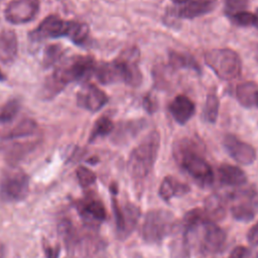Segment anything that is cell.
Wrapping results in <instances>:
<instances>
[{"label": "cell", "instance_id": "6da1fadb", "mask_svg": "<svg viewBox=\"0 0 258 258\" xmlns=\"http://www.w3.org/2000/svg\"><path fill=\"white\" fill-rule=\"evenodd\" d=\"M203 142L194 137L177 139L172 146V155L176 163L186 171L201 186L212 185L215 174L205 158Z\"/></svg>", "mask_w": 258, "mask_h": 258}, {"label": "cell", "instance_id": "7a4b0ae2", "mask_svg": "<svg viewBox=\"0 0 258 258\" xmlns=\"http://www.w3.org/2000/svg\"><path fill=\"white\" fill-rule=\"evenodd\" d=\"M57 232L68 253L74 258H90L103 247V242L98 236L78 230L70 220H61Z\"/></svg>", "mask_w": 258, "mask_h": 258}, {"label": "cell", "instance_id": "3957f363", "mask_svg": "<svg viewBox=\"0 0 258 258\" xmlns=\"http://www.w3.org/2000/svg\"><path fill=\"white\" fill-rule=\"evenodd\" d=\"M160 147V134L157 130L148 133L131 151L127 169L134 179H143L151 172Z\"/></svg>", "mask_w": 258, "mask_h": 258}, {"label": "cell", "instance_id": "277c9868", "mask_svg": "<svg viewBox=\"0 0 258 258\" xmlns=\"http://www.w3.org/2000/svg\"><path fill=\"white\" fill-rule=\"evenodd\" d=\"M97 63L90 55H76L56 68L50 78L63 90L73 82L87 81L95 73Z\"/></svg>", "mask_w": 258, "mask_h": 258}, {"label": "cell", "instance_id": "5b68a950", "mask_svg": "<svg viewBox=\"0 0 258 258\" xmlns=\"http://www.w3.org/2000/svg\"><path fill=\"white\" fill-rule=\"evenodd\" d=\"M205 62L223 81L237 79L242 72L240 55L231 48H213L205 53Z\"/></svg>", "mask_w": 258, "mask_h": 258}, {"label": "cell", "instance_id": "8992f818", "mask_svg": "<svg viewBox=\"0 0 258 258\" xmlns=\"http://www.w3.org/2000/svg\"><path fill=\"white\" fill-rule=\"evenodd\" d=\"M176 222L172 213L165 210L149 211L141 227L143 240L150 244L162 242L175 229Z\"/></svg>", "mask_w": 258, "mask_h": 258}, {"label": "cell", "instance_id": "52a82bcc", "mask_svg": "<svg viewBox=\"0 0 258 258\" xmlns=\"http://www.w3.org/2000/svg\"><path fill=\"white\" fill-rule=\"evenodd\" d=\"M140 52L137 47L132 46L122 51L111 64L117 82H124L130 86L137 87L142 81L139 69Z\"/></svg>", "mask_w": 258, "mask_h": 258}, {"label": "cell", "instance_id": "ba28073f", "mask_svg": "<svg viewBox=\"0 0 258 258\" xmlns=\"http://www.w3.org/2000/svg\"><path fill=\"white\" fill-rule=\"evenodd\" d=\"M231 214L237 221L248 222L258 212V191L252 187H242L228 196Z\"/></svg>", "mask_w": 258, "mask_h": 258}, {"label": "cell", "instance_id": "9c48e42d", "mask_svg": "<svg viewBox=\"0 0 258 258\" xmlns=\"http://www.w3.org/2000/svg\"><path fill=\"white\" fill-rule=\"evenodd\" d=\"M29 190V177L21 169L11 168L4 172L0 181V198L4 202L22 201Z\"/></svg>", "mask_w": 258, "mask_h": 258}, {"label": "cell", "instance_id": "30bf717a", "mask_svg": "<svg viewBox=\"0 0 258 258\" xmlns=\"http://www.w3.org/2000/svg\"><path fill=\"white\" fill-rule=\"evenodd\" d=\"M112 207L117 233L122 239H124L128 237L136 227L140 218V210L137 206L131 203H127L120 207L115 199H112Z\"/></svg>", "mask_w": 258, "mask_h": 258}, {"label": "cell", "instance_id": "8fae6325", "mask_svg": "<svg viewBox=\"0 0 258 258\" xmlns=\"http://www.w3.org/2000/svg\"><path fill=\"white\" fill-rule=\"evenodd\" d=\"M39 5V0H11L4 10L5 19L15 25L27 23L37 15Z\"/></svg>", "mask_w": 258, "mask_h": 258}, {"label": "cell", "instance_id": "7c38bea8", "mask_svg": "<svg viewBox=\"0 0 258 258\" xmlns=\"http://www.w3.org/2000/svg\"><path fill=\"white\" fill-rule=\"evenodd\" d=\"M71 21L61 19L57 15H48L39 25L29 33L30 39L40 41L46 38H55L69 35Z\"/></svg>", "mask_w": 258, "mask_h": 258}, {"label": "cell", "instance_id": "4fadbf2b", "mask_svg": "<svg viewBox=\"0 0 258 258\" xmlns=\"http://www.w3.org/2000/svg\"><path fill=\"white\" fill-rule=\"evenodd\" d=\"M223 145L229 155L240 164L249 165L252 164L256 159L255 148L251 144L239 139L233 134L225 135Z\"/></svg>", "mask_w": 258, "mask_h": 258}, {"label": "cell", "instance_id": "5bb4252c", "mask_svg": "<svg viewBox=\"0 0 258 258\" xmlns=\"http://www.w3.org/2000/svg\"><path fill=\"white\" fill-rule=\"evenodd\" d=\"M77 208L85 226L91 229H98L107 216L103 203L94 197L85 198L78 203Z\"/></svg>", "mask_w": 258, "mask_h": 258}, {"label": "cell", "instance_id": "9a60e30c", "mask_svg": "<svg viewBox=\"0 0 258 258\" xmlns=\"http://www.w3.org/2000/svg\"><path fill=\"white\" fill-rule=\"evenodd\" d=\"M202 226L204 231L201 240V251L207 254H214L222 251L227 238L225 231L213 221H208Z\"/></svg>", "mask_w": 258, "mask_h": 258}, {"label": "cell", "instance_id": "2e32d148", "mask_svg": "<svg viewBox=\"0 0 258 258\" xmlns=\"http://www.w3.org/2000/svg\"><path fill=\"white\" fill-rule=\"evenodd\" d=\"M108 96L99 87L93 84H86L77 95L78 105L92 113L101 110L108 103Z\"/></svg>", "mask_w": 258, "mask_h": 258}, {"label": "cell", "instance_id": "e0dca14e", "mask_svg": "<svg viewBox=\"0 0 258 258\" xmlns=\"http://www.w3.org/2000/svg\"><path fill=\"white\" fill-rule=\"evenodd\" d=\"M217 5V0H189L175 10L179 18L192 19L212 12Z\"/></svg>", "mask_w": 258, "mask_h": 258}, {"label": "cell", "instance_id": "ac0fdd59", "mask_svg": "<svg viewBox=\"0 0 258 258\" xmlns=\"http://www.w3.org/2000/svg\"><path fill=\"white\" fill-rule=\"evenodd\" d=\"M168 108L173 119L180 125L185 124L196 112L195 103L185 95H177Z\"/></svg>", "mask_w": 258, "mask_h": 258}, {"label": "cell", "instance_id": "d6986e66", "mask_svg": "<svg viewBox=\"0 0 258 258\" xmlns=\"http://www.w3.org/2000/svg\"><path fill=\"white\" fill-rule=\"evenodd\" d=\"M18 52L17 35L12 29L0 31V61L3 63L12 62Z\"/></svg>", "mask_w": 258, "mask_h": 258}, {"label": "cell", "instance_id": "ffe728a7", "mask_svg": "<svg viewBox=\"0 0 258 258\" xmlns=\"http://www.w3.org/2000/svg\"><path fill=\"white\" fill-rule=\"evenodd\" d=\"M219 180L226 185L241 186L247 182L246 173L238 166L222 163L218 167Z\"/></svg>", "mask_w": 258, "mask_h": 258}, {"label": "cell", "instance_id": "44dd1931", "mask_svg": "<svg viewBox=\"0 0 258 258\" xmlns=\"http://www.w3.org/2000/svg\"><path fill=\"white\" fill-rule=\"evenodd\" d=\"M188 191L189 186L186 183L176 179L171 175H167L163 178L158 190L160 198L165 202H169L175 197L183 196Z\"/></svg>", "mask_w": 258, "mask_h": 258}, {"label": "cell", "instance_id": "7402d4cb", "mask_svg": "<svg viewBox=\"0 0 258 258\" xmlns=\"http://www.w3.org/2000/svg\"><path fill=\"white\" fill-rule=\"evenodd\" d=\"M258 93V84L252 81H246L236 87V98L239 103L246 107H255L256 97Z\"/></svg>", "mask_w": 258, "mask_h": 258}, {"label": "cell", "instance_id": "603a6c76", "mask_svg": "<svg viewBox=\"0 0 258 258\" xmlns=\"http://www.w3.org/2000/svg\"><path fill=\"white\" fill-rule=\"evenodd\" d=\"M228 203V197H224L219 194L212 195L207 198L205 202V211L212 221L222 219L226 213V206Z\"/></svg>", "mask_w": 258, "mask_h": 258}, {"label": "cell", "instance_id": "cb8c5ba5", "mask_svg": "<svg viewBox=\"0 0 258 258\" xmlns=\"http://www.w3.org/2000/svg\"><path fill=\"white\" fill-rule=\"evenodd\" d=\"M169 64L174 69H189L201 74V67L196 58L187 52H180L176 50H169L168 52Z\"/></svg>", "mask_w": 258, "mask_h": 258}, {"label": "cell", "instance_id": "d4e9b609", "mask_svg": "<svg viewBox=\"0 0 258 258\" xmlns=\"http://www.w3.org/2000/svg\"><path fill=\"white\" fill-rule=\"evenodd\" d=\"M37 128V124L32 119H23L21 122H19L14 128H12L10 131H8L3 138L4 139H14L19 137L28 136L30 134H33Z\"/></svg>", "mask_w": 258, "mask_h": 258}, {"label": "cell", "instance_id": "484cf974", "mask_svg": "<svg viewBox=\"0 0 258 258\" xmlns=\"http://www.w3.org/2000/svg\"><path fill=\"white\" fill-rule=\"evenodd\" d=\"M113 129H114V123L109 117H106V116L100 117L94 123L89 141L92 142L99 137H104V136L110 134Z\"/></svg>", "mask_w": 258, "mask_h": 258}, {"label": "cell", "instance_id": "4316f807", "mask_svg": "<svg viewBox=\"0 0 258 258\" xmlns=\"http://www.w3.org/2000/svg\"><path fill=\"white\" fill-rule=\"evenodd\" d=\"M90 28L87 23L80 21H71L68 37L76 44L83 43L89 36Z\"/></svg>", "mask_w": 258, "mask_h": 258}, {"label": "cell", "instance_id": "83f0119b", "mask_svg": "<svg viewBox=\"0 0 258 258\" xmlns=\"http://www.w3.org/2000/svg\"><path fill=\"white\" fill-rule=\"evenodd\" d=\"M232 21L239 26H256L258 27V10L253 13L249 11H239L234 14L228 15Z\"/></svg>", "mask_w": 258, "mask_h": 258}, {"label": "cell", "instance_id": "f1b7e54d", "mask_svg": "<svg viewBox=\"0 0 258 258\" xmlns=\"http://www.w3.org/2000/svg\"><path fill=\"white\" fill-rule=\"evenodd\" d=\"M219 107H220V101L217 95L214 93L208 94L205 110H204V116L208 122L215 123L217 121L218 114H219Z\"/></svg>", "mask_w": 258, "mask_h": 258}, {"label": "cell", "instance_id": "f546056e", "mask_svg": "<svg viewBox=\"0 0 258 258\" xmlns=\"http://www.w3.org/2000/svg\"><path fill=\"white\" fill-rule=\"evenodd\" d=\"M63 55V49L60 45L58 44H50L48 45L43 53V58L42 62L43 66L48 68L53 64H55L57 61L61 59Z\"/></svg>", "mask_w": 258, "mask_h": 258}, {"label": "cell", "instance_id": "4dcf8cb0", "mask_svg": "<svg viewBox=\"0 0 258 258\" xmlns=\"http://www.w3.org/2000/svg\"><path fill=\"white\" fill-rule=\"evenodd\" d=\"M20 104L17 100L8 101L0 110V123L10 122L18 113Z\"/></svg>", "mask_w": 258, "mask_h": 258}, {"label": "cell", "instance_id": "1f68e13d", "mask_svg": "<svg viewBox=\"0 0 258 258\" xmlns=\"http://www.w3.org/2000/svg\"><path fill=\"white\" fill-rule=\"evenodd\" d=\"M76 173H77L79 183L84 187L90 186L91 184H93L96 181L95 172H93L91 169H89L85 166H79L77 168Z\"/></svg>", "mask_w": 258, "mask_h": 258}, {"label": "cell", "instance_id": "d6a6232c", "mask_svg": "<svg viewBox=\"0 0 258 258\" xmlns=\"http://www.w3.org/2000/svg\"><path fill=\"white\" fill-rule=\"evenodd\" d=\"M225 7H226V13L228 15L234 14L239 11H244L251 0H223Z\"/></svg>", "mask_w": 258, "mask_h": 258}, {"label": "cell", "instance_id": "836d02e7", "mask_svg": "<svg viewBox=\"0 0 258 258\" xmlns=\"http://www.w3.org/2000/svg\"><path fill=\"white\" fill-rule=\"evenodd\" d=\"M229 258H258V251L245 246H237L232 250Z\"/></svg>", "mask_w": 258, "mask_h": 258}, {"label": "cell", "instance_id": "e575fe53", "mask_svg": "<svg viewBox=\"0 0 258 258\" xmlns=\"http://www.w3.org/2000/svg\"><path fill=\"white\" fill-rule=\"evenodd\" d=\"M247 240L250 245L258 246V222L248 231Z\"/></svg>", "mask_w": 258, "mask_h": 258}, {"label": "cell", "instance_id": "d590c367", "mask_svg": "<svg viewBox=\"0 0 258 258\" xmlns=\"http://www.w3.org/2000/svg\"><path fill=\"white\" fill-rule=\"evenodd\" d=\"M43 251L46 258H58L59 255V247H52L46 242L43 243Z\"/></svg>", "mask_w": 258, "mask_h": 258}, {"label": "cell", "instance_id": "8d00e7d4", "mask_svg": "<svg viewBox=\"0 0 258 258\" xmlns=\"http://www.w3.org/2000/svg\"><path fill=\"white\" fill-rule=\"evenodd\" d=\"M143 106H144L145 110L150 114H152L156 110V107H157L155 100L150 95H147L146 97H144Z\"/></svg>", "mask_w": 258, "mask_h": 258}, {"label": "cell", "instance_id": "74e56055", "mask_svg": "<svg viewBox=\"0 0 258 258\" xmlns=\"http://www.w3.org/2000/svg\"><path fill=\"white\" fill-rule=\"evenodd\" d=\"M172 3L177 4V5H183L185 3H187L189 0H170Z\"/></svg>", "mask_w": 258, "mask_h": 258}, {"label": "cell", "instance_id": "f35d334b", "mask_svg": "<svg viewBox=\"0 0 258 258\" xmlns=\"http://www.w3.org/2000/svg\"><path fill=\"white\" fill-rule=\"evenodd\" d=\"M0 258H4V246L0 243Z\"/></svg>", "mask_w": 258, "mask_h": 258}, {"label": "cell", "instance_id": "ab89813d", "mask_svg": "<svg viewBox=\"0 0 258 258\" xmlns=\"http://www.w3.org/2000/svg\"><path fill=\"white\" fill-rule=\"evenodd\" d=\"M4 79H5V76L2 74V72L0 71V82H2V81H4Z\"/></svg>", "mask_w": 258, "mask_h": 258}, {"label": "cell", "instance_id": "60d3db41", "mask_svg": "<svg viewBox=\"0 0 258 258\" xmlns=\"http://www.w3.org/2000/svg\"><path fill=\"white\" fill-rule=\"evenodd\" d=\"M255 107L258 108V93H257V97H256V103H255Z\"/></svg>", "mask_w": 258, "mask_h": 258}, {"label": "cell", "instance_id": "b9f144b4", "mask_svg": "<svg viewBox=\"0 0 258 258\" xmlns=\"http://www.w3.org/2000/svg\"><path fill=\"white\" fill-rule=\"evenodd\" d=\"M0 1H2V0H0Z\"/></svg>", "mask_w": 258, "mask_h": 258}]
</instances>
